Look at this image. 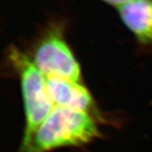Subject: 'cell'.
Here are the masks:
<instances>
[{
	"instance_id": "1",
	"label": "cell",
	"mask_w": 152,
	"mask_h": 152,
	"mask_svg": "<svg viewBox=\"0 0 152 152\" xmlns=\"http://www.w3.org/2000/svg\"><path fill=\"white\" fill-rule=\"evenodd\" d=\"M101 135L94 116L56 107L19 152H50L64 147H80Z\"/></svg>"
},
{
	"instance_id": "2",
	"label": "cell",
	"mask_w": 152,
	"mask_h": 152,
	"mask_svg": "<svg viewBox=\"0 0 152 152\" xmlns=\"http://www.w3.org/2000/svg\"><path fill=\"white\" fill-rule=\"evenodd\" d=\"M8 59L20 78L26 125L21 145L27 144L33 134L54 108L49 96L47 77L34 64L31 57L15 46L8 49Z\"/></svg>"
},
{
	"instance_id": "3",
	"label": "cell",
	"mask_w": 152,
	"mask_h": 152,
	"mask_svg": "<svg viewBox=\"0 0 152 152\" xmlns=\"http://www.w3.org/2000/svg\"><path fill=\"white\" fill-rule=\"evenodd\" d=\"M64 30L63 22L49 23L29 56L46 77L82 83L81 68L66 41Z\"/></svg>"
},
{
	"instance_id": "4",
	"label": "cell",
	"mask_w": 152,
	"mask_h": 152,
	"mask_svg": "<svg viewBox=\"0 0 152 152\" xmlns=\"http://www.w3.org/2000/svg\"><path fill=\"white\" fill-rule=\"evenodd\" d=\"M49 96L56 107L86 113L96 114V109L91 93L80 82L47 77Z\"/></svg>"
},
{
	"instance_id": "5",
	"label": "cell",
	"mask_w": 152,
	"mask_h": 152,
	"mask_svg": "<svg viewBox=\"0 0 152 152\" xmlns=\"http://www.w3.org/2000/svg\"><path fill=\"white\" fill-rule=\"evenodd\" d=\"M118 12L138 43L152 49V0H131L118 7Z\"/></svg>"
},
{
	"instance_id": "6",
	"label": "cell",
	"mask_w": 152,
	"mask_h": 152,
	"mask_svg": "<svg viewBox=\"0 0 152 152\" xmlns=\"http://www.w3.org/2000/svg\"><path fill=\"white\" fill-rule=\"evenodd\" d=\"M102 1L105 2L106 4H108L110 5L115 6V7L118 8V7L122 6L128 2H129L131 0H102Z\"/></svg>"
}]
</instances>
